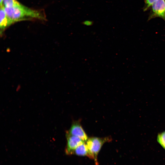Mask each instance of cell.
<instances>
[{
    "label": "cell",
    "mask_w": 165,
    "mask_h": 165,
    "mask_svg": "<svg viewBox=\"0 0 165 165\" xmlns=\"http://www.w3.org/2000/svg\"><path fill=\"white\" fill-rule=\"evenodd\" d=\"M4 10L10 24L23 20L38 19L46 20L45 15L39 10L32 9L20 4L11 7H5Z\"/></svg>",
    "instance_id": "cell-1"
},
{
    "label": "cell",
    "mask_w": 165,
    "mask_h": 165,
    "mask_svg": "<svg viewBox=\"0 0 165 165\" xmlns=\"http://www.w3.org/2000/svg\"><path fill=\"white\" fill-rule=\"evenodd\" d=\"M112 140L110 137L99 138L91 137L89 138L86 142L90 159L93 160L95 165H98L97 156L103 145L106 142Z\"/></svg>",
    "instance_id": "cell-2"
},
{
    "label": "cell",
    "mask_w": 165,
    "mask_h": 165,
    "mask_svg": "<svg viewBox=\"0 0 165 165\" xmlns=\"http://www.w3.org/2000/svg\"><path fill=\"white\" fill-rule=\"evenodd\" d=\"M159 17L165 21V2L164 0H156L152 5L148 20Z\"/></svg>",
    "instance_id": "cell-3"
},
{
    "label": "cell",
    "mask_w": 165,
    "mask_h": 165,
    "mask_svg": "<svg viewBox=\"0 0 165 165\" xmlns=\"http://www.w3.org/2000/svg\"><path fill=\"white\" fill-rule=\"evenodd\" d=\"M66 133L79 137L84 142H86L89 138L79 120L73 122L70 129Z\"/></svg>",
    "instance_id": "cell-4"
},
{
    "label": "cell",
    "mask_w": 165,
    "mask_h": 165,
    "mask_svg": "<svg viewBox=\"0 0 165 165\" xmlns=\"http://www.w3.org/2000/svg\"><path fill=\"white\" fill-rule=\"evenodd\" d=\"M67 144L65 149V153L66 155L73 154L76 148L79 145L85 142L79 137L71 135L66 133Z\"/></svg>",
    "instance_id": "cell-5"
},
{
    "label": "cell",
    "mask_w": 165,
    "mask_h": 165,
    "mask_svg": "<svg viewBox=\"0 0 165 165\" xmlns=\"http://www.w3.org/2000/svg\"><path fill=\"white\" fill-rule=\"evenodd\" d=\"M10 25L9 19L4 10L3 5L0 6V27L1 32Z\"/></svg>",
    "instance_id": "cell-6"
},
{
    "label": "cell",
    "mask_w": 165,
    "mask_h": 165,
    "mask_svg": "<svg viewBox=\"0 0 165 165\" xmlns=\"http://www.w3.org/2000/svg\"><path fill=\"white\" fill-rule=\"evenodd\" d=\"M79 156L90 157L89 150L86 144L84 142L77 147L74 151L73 154Z\"/></svg>",
    "instance_id": "cell-7"
},
{
    "label": "cell",
    "mask_w": 165,
    "mask_h": 165,
    "mask_svg": "<svg viewBox=\"0 0 165 165\" xmlns=\"http://www.w3.org/2000/svg\"><path fill=\"white\" fill-rule=\"evenodd\" d=\"M3 6L5 7H11L20 4L16 0H2Z\"/></svg>",
    "instance_id": "cell-8"
},
{
    "label": "cell",
    "mask_w": 165,
    "mask_h": 165,
    "mask_svg": "<svg viewBox=\"0 0 165 165\" xmlns=\"http://www.w3.org/2000/svg\"><path fill=\"white\" fill-rule=\"evenodd\" d=\"M157 140L159 143L165 149V131L158 134Z\"/></svg>",
    "instance_id": "cell-9"
},
{
    "label": "cell",
    "mask_w": 165,
    "mask_h": 165,
    "mask_svg": "<svg viewBox=\"0 0 165 165\" xmlns=\"http://www.w3.org/2000/svg\"><path fill=\"white\" fill-rule=\"evenodd\" d=\"M156 0H145L144 11L147 10Z\"/></svg>",
    "instance_id": "cell-10"
},
{
    "label": "cell",
    "mask_w": 165,
    "mask_h": 165,
    "mask_svg": "<svg viewBox=\"0 0 165 165\" xmlns=\"http://www.w3.org/2000/svg\"><path fill=\"white\" fill-rule=\"evenodd\" d=\"M82 24L86 26H91L94 24V22L91 20H85L82 22Z\"/></svg>",
    "instance_id": "cell-11"
}]
</instances>
